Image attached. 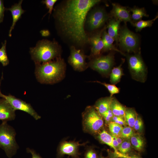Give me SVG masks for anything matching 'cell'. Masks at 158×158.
Instances as JSON below:
<instances>
[{
	"label": "cell",
	"instance_id": "6da1fadb",
	"mask_svg": "<svg viewBox=\"0 0 158 158\" xmlns=\"http://www.w3.org/2000/svg\"><path fill=\"white\" fill-rule=\"evenodd\" d=\"M99 0H68L55 10L54 16L62 33L79 46L88 43L85 29L87 16Z\"/></svg>",
	"mask_w": 158,
	"mask_h": 158
},
{
	"label": "cell",
	"instance_id": "7a4b0ae2",
	"mask_svg": "<svg viewBox=\"0 0 158 158\" xmlns=\"http://www.w3.org/2000/svg\"><path fill=\"white\" fill-rule=\"evenodd\" d=\"M35 65L36 78L41 83H56L65 76L66 65L63 59L60 57L55 60Z\"/></svg>",
	"mask_w": 158,
	"mask_h": 158
},
{
	"label": "cell",
	"instance_id": "3957f363",
	"mask_svg": "<svg viewBox=\"0 0 158 158\" xmlns=\"http://www.w3.org/2000/svg\"><path fill=\"white\" fill-rule=\"evenodd\" d=\"M60 46L55 41L42 40L39 41L36 46L30 49L31 58L35 65L52 61L60 57Z\"/></svg>",
	"mask_w": 158,
	"mask_h": 158
},
{
	"label": "cell",
	"instance_id": "277c9868",
	"mask_svg": "<svg viewBox=\"0 0 158 158\" xmlns=\"http://www.w3.org/2000/svg\"><path fill=\"white\" fill-rule=\"evenodd\" d=\"M16 135L15 130L7 122H2L0 124V148L9 158L15 155L19 148L16 140Z\"/></svg>",
	"mask_w": 158,
	"mask_h": 158
},
{
	"label": "cell",
	"instance_id": "5b68a950",
	"mask_svg": "<svg viewBox=\"0 0 158 158\" xmlns=\"http://www.w3.org/2000/svg\"><path fill=\"white\" fill-rule=\"evenodd\" d=\"M82 116L83 128L86 132L96 133L102 128L104 124L103 118L94 106L86 107Z\"/></svg>",
	"mask_w": 158,
	"mask_h": 158
},
{
	"label": "cell",
	"instance_id": "8992f818",
	"mask_svg": "<svg viewBox=\"0 0 158 158\" xmlns=\"http://www.w3.org/2000/svg\"><path fill=\"white\" fill-rule=\"evenodd\" d=\"M140 51L134 54H127L128 63L132 78L141 83L146 79L147 69L140 54Z\"/></svg>",
	"mask_w": 158,
	"mask_h": 158
},
{
	"label": "cell",
	"instance_id": "52a82bcc",
	"mask_svg": "<svg viewBox=\"0 0 158 158\" xmlns=\"http://www.w3.org/2000/svg\"><path fill=\"white\" fill-rule=\"evenodd\" d=\"M118 42L120 48L128 53H136L140 51L138 36L125 25L120 29Z\"/></svg>",
	"mask_w": 158,
	"mask_h": 158
},
{
	"label": "cell",
	"instance_id": "ba28073f",
	"mask_svg": "<svg viewBox=\"0 0 158 158\" xmlns=\"http://www.w3.org/2000/svg\"><path fill=\"white\" fill-rule=\"evenodd\" d=\"M114 54L111 52L107 55L100 56L91 59L88 67L96 71L104 76L110 74L114 62Z\"/></svg>",
	"mask_w": 158,
	"mask_h": 158
},
{
	"label": "cell",
	"instance_id": "9c48e42d",
	"mask_svg": "<svg viewBox=\"0 0 158 158\" xmlns=\"http://www.w3.org/2000/svg\"><path fill=\"white\" fill-rule=\"evenodd\" d=\"M110 17L104 8H96L88 13L85 24L89 30L94 31L103 26Z\"/></svg>",
	"mask_w": 158,
	"mask_h": 158
},
{
	"label": "cell",
	"instance_id": "30bf717a",
	"mask_svg": "<svg viewBox=\"0 0 158 158\" xmlns=\"http://www.w3.org/2000/svg\"><path fill=\"white\" fill-rule=\"evenodd\" d=\"M0 84L1 83L0 87ZM0 97L6 99L15 111L19 110L25 112L36 120L41 118V116L35 111L30 104L11 95H6L3 94L1 91L0 88Z\"/></svg>",
	"mask_w": 158,
	"mask_h": 158
},
{
	"label": "cell",
	"instance_id": "8fae6325",
	"mask_svg": "<svg viewBox=\"0 0 158 158\" xmlns=\"http://www.w3.org/2000/svg\"><path fill=\"white\" fill-rule=\"evenodd\" d=\"M70 54L68 59L69 63L75 70L82 71L88 67L85 61L87 56L83 51L77 49L75 46L70 47Z\"/></svg>",
	"mask_w": 158,
	"mask_h": 158
},
{
	"label": "cell",
	"instance_id": "7c38bea8",
	"mask_svg": "<svg viewBox=\"0 0 158 158\" xmlns=\"http://www.w3.org/2000/svg\"><path fill=\"white\" fill-rule=\"evenodd\" d=\"M81 145L74 141H64L61 142L57 149L56 158H61L66 155L73 158H79V147Z\"/></svg>",
	"mask_w": 158,
	"mask_h": 158
},
{
	"label": "cell",
	"instance_id": "4fadbf2b",
	"mask_svg": "<svg viewBox=\"0 0 158 158\" xmlns=\"http://www.w3.org/2000/svg\"><path fill=\"white\" fill-rule=\"evenodd\" d=\"M106 27L105 26L100 30L96 32L89 37L88 43L91 46V52L89 58L90 59L100 56L103 47L102 35Z\"/></svg>",
	"mask_w": 158,
	"mask_h": 158
},
{
	"label": "cell",
	"instance_id": "5bb4252c",
	"mask_svg": "<svg viewBox=\"0 0 158 158\" xmlns=\"http://www.w3.org/2000/svg\"><path fill=\"white\" fill-rule=\"evenodd\" d=\"M112 8L110 11V17L121 21L124 22L126 24L129 22L132 24V21L130 11L126 7L123 6L117 3H112Z\"/></svg>",
	"mask_w": 158,
	"mask_h": 158
},
{
	"label": "cell",
	"instance_id": "9a60e30c",
	"mask_svg": "<svg viewBox=\"0 0 158 158\" xmlns=\"http://www.w3.org/2000/svg\"><path fill=\"white\" fill-rule=\"evenodd\" d=\"M15 111L6 99L0 98V120L2 122H7L15 119Z\"/></svg>",
	"mask_w": 158,
	"mask_h": 158
},
{
	"label": "cell",
	"instance_id": "2e32d148",
	"mask_svg": "<svg viewBox=\"0 0 158 158\" xmlns=\"http://www.w3.org/2000/svg\"><path fill=\"white\" fill-rule=\"evenodd\" d=\"M22 2L23 0H20L18 3L15 4L11 7L6 8L5 10H8L11 12L12 16V23L10 27L8 34L10 37L11 36L12 31L16 23L21 18L22 15L25 12V11L21 7Z\"/></svg>",
	"mask_w": 158,
	"mask_h": 158
},
{
	"label": "cell",
	"instance_id": "e0dca14e",
	"mask_svg": "<svg viewBox=\"0 0 158 158\" xmlns=\"http://www.w3.org/2000/svg\"><path fill=\"white\" fill-rule=\"evenodd\" d=\"M121 21L114 18L109 19L106 28L108 29L107 33L116 41V44L118 43L119 32Z\"/></svg>",
	"mask_w": 158,
	"mask_h": 158
},
{
	"label": "cell",
	"instance_id": "ac0fdd59",
	"mask_svg": "<svg viewBox=\"0 0 158 158\" xmlns=\"http://www.w3.org/2000/svg\"><path fill=\"white\" fill-rule=\"evenodd\" d=\"M106 28L103 32L102 35V39L103 44V47L102 52H104L110 50H113L119 52L121 54H125L121 51L117 49L113 44L114 39L110 36L106 31Z\"/></svg>",
	"mask_w": 158,
	"mask_h": 158
},
{
	"label": "cell",
	"instance_id": "d6986e66",
	"mask_svg": "<svg viewBox=\"0 0 158 158\" xmlns=\"http://www.w3.org/2000/svg\"><path fill=\"white\" fill-rule=\"evenodd\" d=\"M113 97H102L98 99L96 102L95 108L102 116L110 108Z\"/></svg>",
	"mask_w": 158,
	"mask_h": 158
},
{
	"label": "cell",
	"instance_id": "ffe728a7",
	"mask_svg": "<svg viewBox=\"0 0 158 158\" xmlns=\"http://www.w3.org/2000/svg\"><path fill=\"white\" fill-rule=\"evenodd\" d=\"M124 61V59H122L120 65L112 69L109 74L110 81L111 84L115 85L117 84L120 81L122 76L124 75L121 66Z\"/></svg>",
	"mask_w": 158,
	"mask_h": 158
},
{
	"label": "cell",
	"instance_id": "44dd1931",
	"mask_svg": "<svg viewBox=\"0 0 158 158\" xmlns=\"http://www.w3.org/2000/svg\"><path fill=\"white\" fill-rule=\"evenodd\" d=\"M110 108L114 116L124 118L126 108L119 102L115 98L113 97L110 105Z\"/></svg>",
	"mask_w": 158,
	"mask_h": 158
},
{
	"label": "cell",
	"instance_id": "7402d4cb",
	"mask_svg": "<svg viewBox=\"0 0 158 158\" xmlns=\"http://www.w3.org/2000/svg\"><path fill=\"white\" fill-rule=\"evenodd\" d=\"M131 145L136 150L142 151L144 147L145 141L140 133H135L130 138Z\"/></svg>",
	"mask_w": 158,
	"mask_h": 158
},
{
	"label": "cell",
	"instance_id": "603a6c76",
	"mask_svg": "<svg viewBox=\"0 0 158 158\" xmlns=\"http://www.w3.org/2000/svg\"><path fill=\"white\" fill-rule=\"evenodd\" d=\"M137 115L133 109L126 108L124 115V120L126 124L132 128H133Z\"/></svg>",
	"mask_w": 158,
	"mask_h": 158
},
{
	"label": "cell",
	"instance_id": "cb8c5ba5",
	"mask_svg": "<svg viewBox=\"0 0 158 158\" xmlns=\"http://www.w3.org/2000/svg\"><path fill=\"white\" fill-rule=\"evenodd\" d=\"M129 10L132 13L131 18L133 22H136L141 20L142 18L144 17L149 16V15L147 14L145 9L144 8L134 7L130 8Z\"/></svg>",
	"mask_w": 158,
	"mask_h": 158
},
{
	"label": "cell",
	"instance_id": "d4e9b609",
	"mask_svg": "<svg viewBox=\"0 0 158 158\" xmlns=\"http://www.w3.org/2000/svg\"><path fill=\"white\" fill-rule=\"evenodd\" d=\"M98 138L102 142L108 145L113 148L115 152L118 151L113 145L112 135L109 133L105 130H103L99 133Z\"/></svg>",
	"mask_w": 158,
	"mask_h": 158
},
{
	"label": "cell",
	"instance_id": "484cf974",
	"mask_svg": "<svg viewBox=\"0 0 158 158\" xmlns=\"http://www.w3.org/2000/svg\"><path fill=\"white\" fill-rule=\"evenodd\" d=\"M157 16L154 19L147 20H140L136 22H133L132 25L135 28L136 32L140 31L143 28L150 27L152 26L154 21L158 18Z\"/></svg>",
	"mask_w": 158,
	"mask_h": 158
},
{
	"label": "cell",
	"instance_id": "4316f807",
	"mask_svg": "<svg viewBox=\"0 0 158 158\" xmlns=\"http://www.w3.org/2000/svg\"><path fill=\"white\" fill-rule=\"evenodd\" d=\"M6 41L2 43V46L0 49V62L3 66H5L9 63V60L6 51Z\"/></svg>",
	"mask_w": 158,
	"mask_h": 158
},
{
	"label": "cell",
	"instance_id": "83f0119b",
	"mask_svg": "<svg viewBox=\"0 0 158 158\" xmlns=\"http://www.w3.org/2000/svg\"><path fill=\"white\" fill-rule=\"evenodd\" d=\"M109 130L112 135L116 137H120L123 127L120 125L113 122L109 123Z\"/></svg>",
	"mask_w": 158,
	"mask_h": 158
},
{
	"label": "cell",
	"instance_id": "f1b7e54d",
	"mask_svg": "<svg viewBox=\"0 0 158 158\" xmlns=\"http://www.w3.org/2000/svg\"><path fill=\"white\" fill-rule=\"evenodd\" d=\"M131 146L130 139H124L119 145L117 150L122 154H126L130 151Z\"/></svg>",
	"mask_w": 158,
	"mask_h": 158
},
{
	"label": "cell",
	"instance_id": "f546056e",
	"mask_svg": "<svg viewBox=\"0 0 158 158\" xmlns=\"http://www.w3.org/2000/svg\"><path fill=\"white\" fill-rule=\"evenodd\" d=\"M93 82H97L104 85L108 90L109 92L111 97H113L114 95L119 93L120 89L115 85L107 83H102L98 81H93Z\"/></svg>",
	"mask_w": 158,
	"mask_h": 158
},
{
	"label": "cell",
	"instance_id": "4dcf8cb0",
	"mask_svg": "<svg viewBox=\"0 0 158 158\" xmlns=\"http://www.w3.org/2000/svg\"><path fill=\"white\" fill-rule=\"evenodd\" d=\"M135 133L133 128L129 126L123 127L120 137L123 139H130Z\"/></svg>",
	"mask_w": 158,
	"mask_h": 158
},
{
	"label": "cell",
	"instance_id": "1f68e13d",
	"mask_svg": "<svg viewBox=\"0 0 158 158\" xmlns=\"http://www.w3.org/2000/svg\"><path fill=\"white\" fill-rule=\"evenodd\" d=\"M143 128V123L142 118L138 114L133 128L138 133H140L142 132Z\"/></svg>",
	"mask_w": 158,
	"mask_h": 158
},
{
	"label": "cell",
	"instance_id": "d6a6232c",
	"mask_svg": "<svg viewBox=\"0 0 158 158\" xmlns=\"http://www.w3.org/2000/svg\"><path fill=\"white\" fill-rule=\"evenodd\" d=\"M57 1L56 0H45L42 1L43 4L45 5L47 8L48 9V13L49 14V15L51 14L54 5Z\"/></svg>",
	"mask_w": 158,
	"mask_h": 158
},
{
	"label": "cell",
	"instance_id": "836d02e7",
	"mask_svg": "<svg viewBox=\"0 0 158 158\" xmlns=\"http://www.w3.org/2000/svg\"><path fill=\"white\" fill-rule=\"evenodd\" d=\"M84 158H97V154L94 150L88 149L85 152Z\"/></svg>",
	"mask_w": 158,
	"mask_h": 158
},
{
	"label": "cell",
	"instance_id": "e575fe53",
	"mask_svg": "<svg viewBox=\"0 0 158 158\" xmlns=\"http://www.w3.org/2000/svg\"><path fill=\"white\" fill-rule=\"evenodd\" d=\"M111 122H114L122 126L126 124L124 118L115 116H114L111 118Z\"/></svg>",
	"mask_w": 158,
	"mask_h": 158
},
{
	"label": "cell",
	"instance_id": "d590c367",
	"mask_svg": "<svg viewBox=\"0 0 158 158\" xmlns=\"http://www.w3.org/2000/svg\"><path fill=\"white\" fill-rule=\"evenodd\" d=\"M115 157L119 158H140V157L135 155H129L126 154H122L118 151L114 152Z\"/></svg>",
	"mask_w": 158,
	"mask_h": 158
},
{
	"label": "cell",
	"instance_id": "8d00e7d4",
	"mask_svg": "<svg viewBox=\"0 0 158 158\" xmlns=\"http://www.w3.org/2000/svg\"><path fill=\"white\" fill-rule=\"evenodd\" d=\"M5 9L6 8L4 6L3 1L0 0V23L3 21L4 16V12Z\"/></svg>",
	"mask_w": 158,
	"mask_h": 158
},
{
	"label": "cell",
	"instance_id": "74e56055",
	"mask_svg": "<svg viewBox=\"0 0 158 158\" xmlns=\"http://www.w3.org/2000/svg\"><path fill=\"white\" fill-rule=\"evenodd\" d=\"M26 152L28 153H30L32 155V158H42L41 156L37 153L35 150L29 148H27Z\"/></svg>",
	"mask_w": 158,
	"mask_h": 158
},
{
	"label": "cell",
	"instance_id": "f35d334b",
	"mask_svg": "<svg viewBox=\"0 0 158 158\" xmlns=\"http://www.w3.org/2000/svg\"><path fill=\"white\" fill-rule=\"evenodd\" d=\"M113 137V144L114 147L117 150L119 145L115 137L112 135Z\"/></svg>",
	"mask_w": 158,
	"mask_h": 158
},
{
	"label": "cell",
	"instance_id": "ab89813d",
	"mask_svg": "<svg viewBox=\"0 0 158 158\" xmlns=\"http://www.w3.org/2000/svg\"><path fill=\"white\" fill-rule=\"evenodd\" d=\"M115 137L119 145L122 142L124 139L120 137Z\"/></svg>",
	"mask_w": 158,
	"mask_h": 158
},
{
	"label": "cell",
	"instance_id": "60d3db41",
	"mask_svg": "<svg viewBox=\"0 0 158 158\" xmlns=\"http://www.w3.org/2000/svg\"><path fill=\"white\" fill-rule=\"evenodd\" d=\"M98 158H104L103 157H99Z\"/></svg>",
	"mask_w": 158,
	"mask_h": 158
},
{
	"label": "cell",
	"instance_id": "b9f144b4",
	"mask_svg": "<svg viewBox=\"0 0 158 158\" xmlns=\"http://www.w3.org/2000/svg\"><path fill=\"white\" fill-rule=\"evenodd\" d=\"M115 158H118V157H115Z\"/></svg>",
	"mask_w": 158,
	"mask_h": 158
}]
</instances>
